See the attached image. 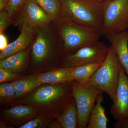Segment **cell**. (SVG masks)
I'll list each match as a JSON object with an SVG mask.
<instances>
[{"instance_id":"obj_1","label":"cell","mask_w":128,"mask_h":128,"mask_svg":"<svg viewBox=\"0 0 128 128\" xmlns=\"http://www.w3.org/2000/svg\"><path fill=\"white\" fill-rule=\"evenodd\" d=\"M36 28L30 54L32 66L42 68L62 60L64 55L62 41L54 22Z\"/></svg>"},{"instance_id":"obj_2","label":"cell","mask_w":128,"mask_h":128,"mask_svg":"<svg viewBox=\"0 0 128 128\" xmlns=\"http://www.w3.org/2000/svg\"><path fill=\"white\" fill-rule=\"evenodd\" d=\"M54 22L62 40L64 54L93 44L103 34L100 28L82 26L62 17Z\"/></svg>"},{"instance_id":"obj_3","label":"cell","mask_w":128,"mask_h":128,"mask_svg":"<svg viewBox=\"0 0 128 128\" xmlns=\"http://www.w3.org/2000/svg\"><path fill=\"white\" fill-rule=\"evenodd\" d=\"M60 16L82 26L102 29L103 4L97 0H60Z\"/></svg>"},{"instance_id":"obj_4","label":"cell","mask_w":128,"mask_h":128,"mask_svg":"<svg viewBox=\"0 0 128 128\" xmlns=\"http://www.w3.org/2000/svg\"><path fill=\"white\" fill-rule=\"evenodd\" d=\"M120 66L116 53L111 46L103 63L84 86L102 90L113 101L116 94Z\"/></svg>"},{"instance_id":"obj_5","label":"cell","mask_w":128,"mask_h":128,"mask_svg":"<svg viewBox=\"0 0 128 128\" xmlns=\"http://www.w3.org/2000/svg\"><path fill=\"white\" fill-rule=\"evenodd\" d=\"M103 34L118 33L128 28V0H110L102 2Z\"/></svg>"},{"instance_id":"obj_6","label":"cell","mask_w":128,"mask_h":128,"mask_svg":"<svg viewBox=\"0 0 128 128\" xmlns=\"http://www.w3.org/2000/svg\"><path fill=\"white\" fill-rule=\"evenodd\" d=\"M72 96L78 110L77 128H87L89 116L97 97L104 92L96 88L82 86L75 81L72 82Z\"/></svg>"},{"instance_id":"obj_7","label":"cell","mask_w":128,"mask_h":128,"mask_svg":"<svg viewBox=\"0 0 128 128\" xmlns=\"http://www.w3.org/2000/svg\"><path fill=\"white\" fill-rule=\"evenodd\" d=\"M109 48L99 41L80 48L71 54H64L62 67L72 68L88 64L103 62L107 56Z\"/></svg>"},{"instance_id":"obj_8","label":"cell","mask_w":128,"mask_h":128,"mask_svg":"<svg viewBox=\"0 0 128 128\" xmlns=\"http://www.w3.org/2000/svg\"><path fill=\"white\" fill-rule=\"evenodd\" d=\"M73 98L71 82L41 86L22 102L30 105H43L56 101L68 104Z\"/></svg>"},{"instance_id":"obj_9","label":"cell","mask_w":128,"mask_h":128,"mask_svg":"<svg viewBox=\"0 0 128 128\" xmlns=\"http://www.w3.org/2000/svg\"><path fill=\"white\" fill-rule=\"evenodd\" d=\"M52 20L36 3L26 0L13 19V25L19 29L26 25L35 27L48 24Z\"/></svg>"},{"instance_id":"obj_10","label":"cell","mask_w":128,"mask_h":128,"mask_svg":"<svg viewBox=\"0 0 128 128\" xmlns=\"http://www.w3.org/2000/svg\"><path fill=\"white\" fill-rule=\"evenodd\" d=\"M110 112L114 119L119 121L128 118V77L121 66L118 89Z\"/></svg>"},{"instance_id":"obj_11","label":"cell","mask_w":128,"mask_h":128,"mask_svg":"<svg viewBox=\"0 0 128 128\" xmlns=\"http://www.w3.org/2000/svg\"><path fill=\"white\" fill-rule=\"evenodd\" d=\"M20 34L17 38L8 44L4 50L1 51L0 60L19 52L32 44L36 32V28L31 25H26L19 29Z\"/></svg>"},{"instance_id":"obj_12","label":"cell","mask_w":128,"mask_h":128,"mask_svg":"<svg viewBox=\"0 0 128 128\" xmlns=\"http://www.w3.org/2000/svg\"><path fill=\"white\" fill-rule=\"evenodd\" d=\"M116 53L118 62L126 74L128 73V32L106 35Z\"/></svg>"},{"instance_id":"obj_13","label":"cell","mask_w":128,"mask_h":128,"mask_svg":"<svg viewBox=\"0 0 128 128\" xmlns=\"http://www.w3.org/2000/svg\"><path fill=\"white\" fill-rule=\"evenodd\" d=\"M31 46L32 44L21 52L0 60V68L16 73L22 71L30 60Z\"/></svg>"},{"instance_id":"obj_14","label":"cell","mask_w":128,"mask_h":128,"mask_svg":"<svg viewBox=\"0 0 128 128\" xmlns=\"http://www.w3.org/2000/svg\"><path fill=\"white\" fill-rule=\"evenodd\" d=\"M102 93L98 95L96 104L92 110L88 124L87 128H106L108 120L106 116L105 109L102 106L104 100Z\"/></svg>"},{"instance_id":"obj_15","label":"cell","mask_w":128,"mask_h":128,"mask_svg":"<svg viewBox=\"0 0 128 128\" xmlns=\"http://www.w3.org/2000/svg\"><path fill=\"white\" fill-rule=\"evenodd\" d=\"M71 68L62 67L48 73L38 75V80L42 84H62L73 81L70 70Z\"/></svg>"},{"instance_id":"obj_16","label":"cell","mask_w":128,"mask_h":128,"mask_svg":"<svg viewBox=\"0 0 128 128\" xmlns=\"http://www.w3.org/2000/svg\"><path fill=\"white\" fill-rule=\"evenodd\" d=\"M103 62L93 63L71 68L70 73L73 81L76 82L81 85L84 86L89 82Z\"/></svg>"},{"instance_id":"obj_17","label":"cell","mask_w":128,"mask_h":128,"mask_svg":"<svg viewBox=\"0 0 128 128\" xmlns=\"http://www.w3.org/2000/svg\"><path fill=\"white\" fill-rule=\"evenodd\" d=\"M78 118L76 104L73 98L62 111L58 118V122L63 128H77Z\"/></svg>"},{"instance_id":"obj_18","label":"cell","mask_w":128,"mask_h":128,"mask_svg":"<svg viewBox=\"0 0 128 128\" xmlns=\"http://www.w3.org/2000/svg\"><path fill=\"white\" fill-rule=\"evenodd\" d=\"M12 82L16 89V98L29 93L42 84L38 80V76H27Z\"/></svg>"},{"instance_id":"obj_19","label":"cell","mask_w":128,"mask_h":128,"mask_svg":"<svg viewBox=\"0 0 128 128\" xmlns=\"http://www.w3.org/2000/svg\"><path fill=\"white\" fill-rule=\"evenodd\" d=\"M41 8L52 21H55L60 17V0H32Z\"/></svg>"},{"instance_id":"obj_20","label":"cell","mask_w":128,"mask_h":128,"mask_svg":"<svg viewBox=\"0 0 128 128\" xmlns=\"http://www.w3.org/2000/svg\"><path fill=\"white\" fill-rule=\"evenodd\" d=\"M34 108L28 105H19L6 109L3 113L6 116L13 120H21L29 118L34 114Z\"/></svg>"},{"instance_id":"obj_21","label":"cell","mask_w":128,"mask_h":128,"mask_svg":"<svg viewBox=\"0 0 128 128\" xmlns=\"http://www.w3.org/2000/svg\"><path fill=\"white\" fill-rule=\"evenodd\" d=\"M16 89L13 82L1 83L0 85V102H7L16 98Z\"/></svg>"},{"instance_id":"obj_22","label":"cell","mask_w":128,"mask_h":128,"mask_svg":"<svg viewBox=\"0 0 128 128\" xmlns=\"http://www.w3.org/2000/svg\"><path fill=\"white\" fill-rule=\"evenodd\" d=\"M26 1V0H10L9 4L5 10L13 20Z\"/></svg>"},{"instance_id":"obj_23","label":"cell","mask_w":128,"mask_h":128,"mask_svg":"<svg viewBox=\"0 0 128 128\" xmlns=\"http://www.w3.org/2000/svg\"><path fill=\"white\" fill-rule=\"evenodd\" d=\"M13 24V20L5 10L0 11V34H4L9 26Z\"/></svg>"},{"instance_id":"obj_24","label":"cell","mask_w":128,"mask_h":128,"mask_svg":"<svg viewBox=\"0 0 128 128\" xmlns=\"http://www.w3.org/2000/svg\"><path fill=\"white\" fill-rule=\"evenodd\" d=\"M21 75L17 73L2 68H0V83L13 80L18 79Z\"/></svg>"},{"instance_id":"obj_25","label":"cell","mask_w":128,"mask_h":128,"mask_svg":"<svg viewBox=\"0 0 128 128\" xmlns=\"http://www.w3.org/2000/svg\"><path fill=\"white\" fill-rule=\"evenodd\" d=\"M44 124V119L42 118H38L31 120L24 124L19 128H42Z\"/></svg>"},{"instance_id":"obj_26","label":"cell","mask_w":128,"mask_h":128,"mask_svg":"<svg viewBox=\"0 0 128 128\" xmlns=\"http://www.w3.org/2000/svg\"><path fill=\"white\" fill-rule=\"evenodd\" d=\"M114 128H128V118L117 121L114 124Z\"/></svg>"},{"instance_id":"obj_27","label":"cell","mask_w":128,"mask_h":128,"mask_svg":"<svg viewBox=\"0 0 128 128\" xmlns=\"http://www.w3.org/2000/svg\"><path fill=\"white\" fill-rule=\"evenodd\" d=\"M8 44L7 38L4 34H0V50H4L7 47Z\"/></svg>"},{"instance_id":"obj_28","label":"cell","mask_w":128,"mask_h":128,"mask_svg":"<svg viewBox=\"0 0 128 128\" xmlns=\"http://www.w3.org/2000/svg\"><path fill=\"white\" fill-rule=\"evenodd\" d=\"M10 1V0H0V11L6 9Z\"/></svg>"},{"instance_id":"obj_29","label":"cell","mask_w":128,"mask_h":128,"mask_svg":"<svg viewBox=\"0 0 128 128\" xmlns=\"http://www.w3.org/2000/svg\"><path fill=\"white\" fill-rule=\"evenodd\" d=\"M49 127L50 128H62V126L59 122L53 123L50 125Z\"/></svg>"},{"instance_id":"obj_30","label":"cell","mask_w":128,"mask_h":128,"mask_svg":"<svg viewBox=\"0 0 128 128\" xmlns=\"http://www.w3.org/2000/svg\"><path fill=\"white\" fill-rule=\"evenodd\" d=\"M98 1V2H105L108 1H110V0H97Z\"/></svg>"},{"instance_id":"obj_31","label":"cell","mask_w":128,"mask_h":128,"mask_svg":"<svg viewBox=\"0 0 128 128\" xmlns=\"http://www.w3.org/2000/svg\"><path fill=\"white\" fill-rule=\"evenodd\" d=\"M127 76H128V73H127Z\"/></svg>"}]
</instances>
